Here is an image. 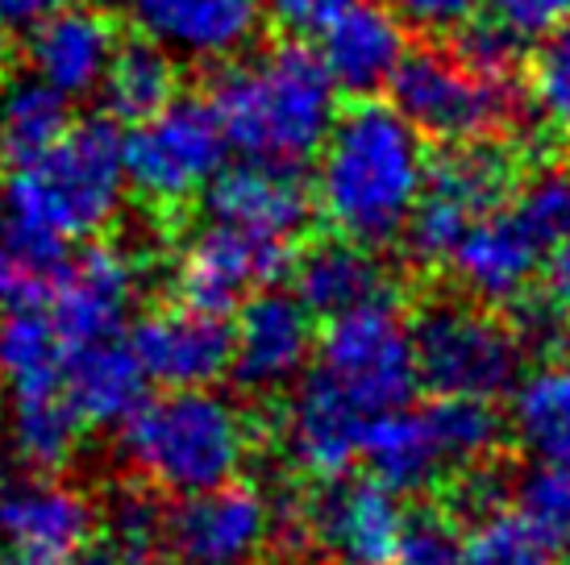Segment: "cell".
<instances>
[{"label":"cell","instance_id":"21","mask_svg":"<svg viewBox=\"0 0 570 565\" xmlns=\"http://www.w3.org/2000/svg\"><path fill=\"white\" fill-rule=\"evenodd\" d=\"M150 383L163 387H217L229 375V325L225 316L171 304L142 316L129 333Z\"/></svg>","mask_w":570,"mask_h":565},{"label":"cell","instance_id":"2","mask_svg":"<svg viewBox=\"0 0 570 565\" xmlns=\"http://www.w3.org/2000/svg\"><path fill=\"white\" fill-rule=\"evenodd\" d=\"M208 109L229 150L275 167L308 162L342 112L317 50L304 47H275L250 63L234 59L213 79Z\"/></svg>","mask_w":570,"mask_h":565},{"label":"cell","instance_id":"9","mask_svg":"<svg viewBox=\"0 0 570 565\" xmlns=\"http://www.w3.org/2000/svg\"><path fill=\"white\" fill-rule=\"evenodd\" d=\"M313 358H317L313 375L325 378L333 391L371 420L400 404H412L416 391L412 337L392 299L330 316V329L321 333Z\"/></svg>","mask_w":570,"mask_h":565},{"label":"cell","instance_id":"5","mask_svg":"<svg viewBox=\"0 0 570 565\" xmlns=\"http://www.w3.org/2000/svg\"><path fill=\"white\" fill-rule=\"evenodd\" d=\"M504 437V420L483 399H442L400 404L371 420L363 457L371 478L400 495L433 490L445 478L483 466Z\"/></svg>","mask_w":570,"mask_h":565},{"label":"cell","instance_id":"34","mask_svg":"<svg viewBox=\"0 0 570 565\" xmlns=\"http://www.w3.org/2000/svg\"><path fill=\"white\" fill-rule=\"evenodd\" d=\"M512 503H517V516L550 549H570V466L533 462L512 490Z\"/></svg>","mask_w":570,"mask_h":565},{"label":"cell","instance_id":"44","mask_svg":"<svg viewBox=\"0 0 570 565\" xmlns=\"http://www.w3.org/2000/svg\"><path fill=\"white\" fill-rule=\"evenodd\" d=\"M13 54H17V38H13V17L0 9V79L9 76V67H13Z\"/></svg>","mask_w":570,"mask_h":565},{"label":"cell","instance_id":"26","mask_svg":"<svg viewBox=\"0 0 570 565\" xmlns=\"http://www.w3.org/2000/svg\"><path fill=\"white\" fill-rule=\"evenodd\" d=\"M508 433L533 462L570 466V354L521 370L508 391Z\"/></svg>","mask_w":570,"mask_h":565},{"label":"cell","instance_id":"38","mask_svg":"<svg viewBox=\"0 0 570 565\" xmlns=\"http://www.w3.org/2000/svg\"><path fill=\"white\" fill-rule=\"evenodd\" d=\"M454 50H459L471 67L488 71V76L517 79L524 42L512 30H504L500 21H483V17H479V21H471V26H462L459 30V47Z\"/></svg>","mask_w":570,"mask_h":565},{"label":"cell","instance_id":"23","mask_svg":"<svg viewBox=\"0 0 570 565\" xmlns=\"http://www.w3.org/2000/svg\"><path fill=\"white\" fill-rule=\"evenodd\" d=\"M205 205L208 217L225 220L234 229L296 241V234L313 217V191L304 188L296 167L242 158L238 167L217 171V179L205 188Z\"/></svg>","mask_w":570,"mask_h":565},{"label":"cell","instance_id":"40","mask_svg":"<svg viewBox=\"0 0 570 565\" xmlns=\"http://www.w3.org/2000/svg\"><path fill=\"white\" fill-rule=\"evenodd\" d=\"M488 9L521 42H538L570 21V0H491Z\"/></svg>","mask_w":570,"mask_h":565},{"label":"cell","instance_id":"31","mask_svg":"<svg viewBox=\"0 0 570 565\" xmlns=\"http://www.w3.org/2000/svg\"><path fill=\"white\" fill-rule=\"evenodd\" d=\"M67 341L42 308L0 316V378L13 391H38L63 383Z\"/></svg>","mask_w":570,"mask_h":565},{"label":"cell","instance_id":"47","mask_svg":"<svg viewBox=\"0 0 570 565\" xmlns=\"http://www.w3.org/2000/svg\"><path fill=\"white\" fill-rule=\"evenodd\" d=\"M179 565H184V562H179Z\"/></svg>","mask_w":570,"mask_h":565},{"label":"cell","instance_id":"3","mask_svg":"<svg viewBox=\"0 0 570 565\" xmlns=\"http://www.w3.org/2000/svg\"><path fill=\"white\" fill-rule=\"evenodd\" d=\"M250 420L217 387H167L146 395L121 424V457L150 490L184 499L222 487L250 462Z\"/></svg>","mask_w":570,"mask_h":565},{"label":"cell","instance_id":"32","mask_svg":"<svg viewBox=\"0 0 570 565\" xmlns=\"http://www.w3.org/2000/svg\"><path fill=\"white\" fill-rule=\"evenodd\" d=\"M554 549L541 541L517 512L491 507L462 528L459 565H550Z\"/></svg>","mask_w":570,"mask_h":565},{"label":"cell","instance_id":"12","mask_svg":"<svg viewBox=\"0 0 570 565\" xmlns=\"http://www.w3.org/2000/svg\"><path fill=\"white\" fill-rule=\"evenodd\" d=\"M325 487L304 503L292 507L287 519L304 533V541L333 565H392L396 541L404 528L409 507L380 478H321Z\"/></svg>","mask_w":570,"mask_h":565},{"label":"cell","instance_id":"17","mask_svg":"<svg viewBox=\"0 0 570 565\" xmlns=\"http://www.w3.org/2000/svg\"><path fill=\"white\" fill-rule=\"evenodd\" d=\"M96 533V503L55 474H26L0 487V545L47 565H67Z\"/></svg>","mask_w":570,"mask_h":565},{"label":"cell","instance_id":"25","mask_svg":"<svg viewBox=\"0 0 570 565\" xmlns=\"http://www.w3.org/2000/svg\"><path fill=\"white\" fill-rule=\"evenodd\" d=\"M146 387H150V378H146L142 361L121 337L67 349L63 395L71 399V408L80 412L83 424H117L121 428L142 408Z\"/></svg>","mask_w":570,"mask_h":565},{"label":"cell","instance_id":"24","mask_svg":"<svg viewBox=\"0 0 570 565\" xmlns=\"http://www.w3.org/2000/svg\"><path fill=\"white\" fill-rule=\"evenodd\" d=\"M292 282H296L292 296L301 299L313 316H325V320L366 308V304H380V299H392V270L383 267L380 250L358 246V241L337 234L330 241L308 246L296 258Z\"/></svg>","mask_w":570,"mask_h":565},{"label":"cell","instance_id":"29","mask_svg":"<svg viewBox=\"0 0 570 565\" xmlns=\"http://www.w3.org/2000/svg\"><path fill=\"white\" fill-rule=\"evenodd\" d=\"M96 92L105 96V109L117 121L134 126L179 96V59H171L167 50L146 38H134L126 47H117Z\"/></svg>","mask_w":570,"mask_h":565},{"label":"cell","instance_id":"41","mask_svg":"<svg viewBox=\"0 0 570 565\" xmlns=\"http://www.w3.org/2000/svg\"><path fill=\"white\" fill-rule=\"evenodd\" d=\"M350 0H263V21L287 38H317Z\"/></svg>","mask_w":570,"mask_h":565},{"label":"cell","instance_id":"33","mask_svg":"<svg viewBox=\"0 0 570 565\" xmlns=\"http://www.w3.org/2000/svg\"><path fill=\"white\" fill-rule=\"evenodd\" d=\"M96 524L109 536V549L142 565L150 553L163 549L167 541V507L155 499L150 487H126L117 490L105 512H96Z\"/></svg>","mask_w":570,"mask_h":565},{"label":"cell","instance_id":"16","mask_svg":"<svg viewBox=\"0 0 570 565\" xmlns=\"http://www.w3.org/2000/svg\"><path fill=\"white\" fill-rule=\"evenodd\" d=\"M142 291V267L121 246H88L71 254L55 296H50V320L67 349L109 341L129 325V313Z\"/></svg>","mask_w":570,"mask_h":565},{"label":"cell","instance_id":"11","mask_svg":"<svg viewBox=\"0 0 570 565\" xmlns=\"http://www.w3.org/2000/svg\"><path fill=\"white\" fill-rule=\"evenodd\" d=\"M292 267V241L246 234L208 217L175 254V296L213 316L238 313L242 304Z\"/></svg>","mask_w":570,"mask_h":565},{"label":"cell","instance_id":"28","mask_svg":"<svg viewBox=\"0 0 570 565\" xmlns=\"http://www.w3.org/2000/svg\"><path fill=\"white\" fill-rule=\"evenodd\" d=\"M67 241L4 217L0 225V313L47 308L67 270Z\"/></svg>","mask_w":570,"mask_h":565},{"label":"cell","instance_id":"37","mask_svg":"<svg viewBox=\"0 0 570 565\" xmlns=\"http://www.w3.org/2000/svg\"><path fill=\"white\" fill-rule=\"evenodd\" d=\"M462 524L442 507H416L404 516L392 565H459Z\"/></svg>","mask_w":570,"mask_h":565},{"label":"cell","instance_id":"19","mask_svg":"<svg viewBox=\"0 0 570 565\" xmlns=\"http://www.w3.org/2000/svg\"><path fill=\"white\" fill-rule=\"evenodd\" d=\"M409 54V26L383 0H350L317 33V59L337 96L371 100L383 92Z\"/></svg>","mask_w":570,"mask_h":565},{"label":"cell","instance_id":"30","mask_svg":"<svg viewBox=\"0 0 570 565\" xmlns=\"http://www.w3.org/2000/svg\"><path fill=\"white\" fill-rule=\"evenodd\" d=\"M67 105L71 100H63L38 76L0 79V162L17 167L26 158L42 155L71 126Z\"/></svg>","mask_w":570,"mask_h":565},{"label":"cell","instance_id":"8","mask_svg":"<svg viewBox=\"0 0 570 565\" xmlns=\"http://www.w3.org/2000/svg\"><path fill=\"white\" fill-rule=\"evenodd\" d=\"M517 155L495 138L454 141L429 158L425 188L404 229L412 258L421 267H445L462 229L491 208L508 205V196L517 191Z\"/></svg>","mask_w":570,"mask_h":565},{"label":"cell","instance_id":"14","mask_svg":"<svg viewBox=\"0 0 570 565\" xmlns=\"http://www.w3.org/2000/svg\"><path fill=\"white\" fill-rule=\"evenodd\" d=\"M317 354V316L292 291L263 287L238 308L229 329V375L246 391L271 395L301 383Z\"/></svg>","mask_w":570,"mask_h":565},{"label":"cell","instance_id":"36","mask_svg":"<svg viewBox=\"0 0 570 565\" xmlns=\"http://www.w3.org/2000/svg\"><path fill=\"white\" fill-rule=\"evenodd\" d=\"M508 205L541 237V246L550 250V246H558L570 234V171L546 167L521 191H512Z\"/></svg>","mask_w":570,"mask_h":565},{"label":"cell","instance_id":"1","mask_svg":"<svg viewBox=\"0 0 570 565\" xmlns=\"http://www.w3.org/2000/svg\"><path fill=\"white\" fill-rule=\"evenodd\" d=\"M313 175V208L337 237L383 250L404 237L425 188V138L387 100L337 112Z\"/></svg>","mask_w":570,"mask_h":565},{"label":"cell","instance_id":"42","mask_svg":"<svg viewBox=\"0 0 570 565\" xmlns=\"http://www.w3.org/2000/svg\"><path fill=\"white\" fill-rule=\"evenodd\" d=\"M541 308L554 320V329L570 337V234L541 258Z\"/></svg>","mask_w":570,"mask_h":565},{"label":"cell","instance_id":"39","mask_svg":"<svg viewBox=\"0 0 570 565\" xmlns=\"http://www.w3.org/2000/svg\"><path fill=\"white\" fill-rule=\"evenodd\" d=\"M491 0H392L409 30L421 33H459L488 13Z\"/></svg>","mask_w":570,"mask_h":565},{"label":"cell","instance_id":"43","mask_svg":"<svg viewBox=\"0 0 570 565\" xmlns=\"http://www.w3.org/2000/svg\"><path fill=\"white\" fill-rule=\"evenodd\" d=\"M63 4H71V0H0V9L13 21H38V17L63 9Z\"/></svg>","mask_w":570,"mask_h":565},{"label":"cell","instance_id":"45","mask_svg":"<svg viewBox=\"0 0 570 565\" xmlns=\"http://www.w3.org/2000/svg\"><path fill=\"white\" fill-rule=\"evenodd\" d=\"M67 565H134V562L121 557V553H112V549H96V553H80V557H71Z\"/></svg>","mask_w":570,"mask_h":565},{"label":"cell","instance_id":"15","mask_svg":"<svg viewBox=\"0 0 570 565\" xmlns=\"http://www.w3.org/2000/svg\"><path fill=\"white\" fill-rule=\"evenodd\" d=\"M138 38L188 63H234L263 33V0H117Z\"/></svg>","mask_w":570,"mask_h":565},{"label":"cell","instance_id":"4","mask_svg":"<svg viewBox=\"0 0 570 565\" xmlns=\"http://www.w3.org/2000/svg\"><path fill=\"white\" fill-rule=\"evenodd\" d=\"M126 150L112 121H76L4 179V217L59 241L105 234L126 208Z\"/></svg>","mask_w":570,"mask_h":565},{"label":"cell","instance_id":"7","mask_svg":"<svg viewBox=\"0 0 570 565\" xmlns=\"http://www.w3.org/2000/svg\"><path fill=\"white\" fill-rule=\"evenodd\" d=\"M387 92L421 138L442 146L495 138L517 117V79L488 76L459 50H409Z\"/></svg>","mask_w":570,"mask_h":565},{"label":"cell","instance_id":"46","mask_svg":"<svg viewBox=\"0 0 570 565\" xmlns=\"http://www.w3.org/2000/svg\"><path fill=\"white\" fill-rule=\"evenodd\" d=\"M0 565H47V562H38V557H30V553L9 549V545H0Z\"/></svg>","mask_w":570,"mask_h":565},{"label":"cell","instance_id":"13","mask_svg":"<svg viewBox=\"0 0 570 565\" xmlns=\"http://www.w3.org/2000/svg\"><path fill=\"white\" fill-rule=\"evenodd\" d=\"M279 507L250 483L229 478L222 487L184 495L167 512V541L184 565H254L275 536Z\"/></svg>","mask_w":570,"mask_h":565},{"label":"cell","instance_id":"6","mask_svg":"<svg viewBox=\"0 0 570 565\" xmlns=\"http://www.w3.org/2000/svg\"><path fill=\"white\" fill-rule=\"evenodd\" d=\"M416 387L442 399L495 404L524 370V341L475 299H438L409 325Z\"/></svg>","mask_w":570,"mask_h":565},{"label":"cell","instance_id":"18","mask_svg":"<svg viewBox=\"0 0 570 565\" xmlns=\"http://www.w3.org/2000/svg\"><path fill=\"white\" fill-rule=\"evenodd\" d=\"M541 258H546L541 237L512 212V205H500L462 229L445 267L454 270L459 287L475 304L508 308V304H524L541 270Z\"/></svg>","mask_w":570,"mask_h":565},{"label":"cell","instance_id":"35","mask_svg":"<svg viewBox=\"0 0 570 565\" xmlns=\"http://www.w3.org/2000/svg\"><path fill=\"white\" fill-rule=\"evenodd\" d=\"M529 105L554 138H570V21L538 38L529 59Z\"/></svg>","mask_w":570,"mask_h":565},{"label":"cell","instance_id":"27","mask_svg":"<svg viewBox=\"0 0 570 565\" xmlns=\"http://www.w3.org/2000/svg\"><path fill=\"white\" fill-rule=\"evenodd\" d=\"M9 449L30 474H59L76 462L83 440L80 412L59 387H38V391H13L9 399Z\"/></svg>","mask_w":570,"mask_h":565},{"label":"cell","instance_id":"22","mask_svg":"<svg viewBox=\"0 0 570 565\" xmlns=\"http://www.w3.org/2000/svg\"><path fill=\"white\" fill-rule=\"evenodd\" d=\"M366 428H371V416L342 399L321 375L304 370L301 383H292L279 440L296 470L313 478H337L363 457Z\"/></svg>","mask_w":570,"mask_h":565},{"label":"cell","instance_id":"10","mask_svg":"<svg viewBox=\"0 0 570 565\" xmlns=\"http://www.w3.org/2000/svg\"><path fill=\"white\" fill-rule=\"evenodd\" d=\"M129 191L155 208H179L205 196V188L225 167V133L208 100L175 96L171 105L134 121L126 138Z\"/></svg>","mask_w":570,"mask_h":565},{"label":"cell","instance_id":"20","mask_svg":"<svg viewBox=\"0 0 570 565\" xmlns=\"http://www.w3.org/2000/svg\"><path fill=\"white\" fill-rule=\"evenodd\" d=\"M117 47L121 42H117L112 17L96 4L71 0L63 9L30 21L26 59H30V76L55 88L63 100H83V96H96Z\"/></svg>","mask_w":570,"mask_h":565}]
</instances>
